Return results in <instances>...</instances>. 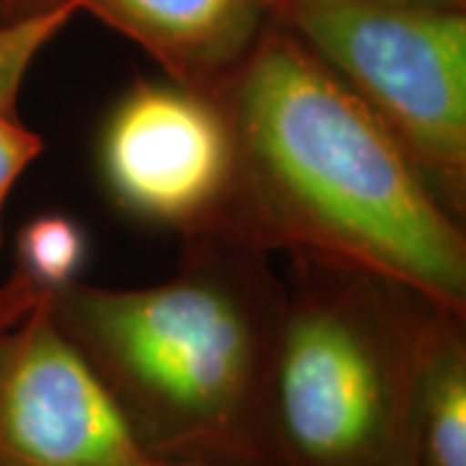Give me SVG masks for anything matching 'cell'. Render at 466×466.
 I'll list each match as a JSON object with an SVG mask.
<instances>
[{
  "mask_svg": "<svg viewBox=\"0 0 466 466\" xmlns=\"http://www.w3.org/2000/svg\"><path fill=\"white\" fill-rule=\"evenodd\" d=\"M101 168L133 216L220 233L233 198L236 146L216 96L179 84H137L106 119Z\"/></svg>",
  "mask_w": 466,
  "mask_h": 466,
  "instance_id": "obj_5",
  "label": "cell"
},
{
  "mask_svg": "<svg viewBox=\"0 0 466 466\" xmlns=\"http://www.w3.org/2000/svg\"><path fill=\"white\" fill-rule=\"evenodd\" d=\"M366 104L451 213L466 195V16L379 0H267Z\"/></svg>",
  "mask_w": 466,
  "mask_h": 466,
  "instance_id": "obj_4",
  "label": "cell"
},
{
  "mask_svg": "<svg viewBox=\"0 0 466 466\" xmlns=\"http://www.w3.org/2000/svg\"><path fill=\"white\" fill-rule=\"evenodd\" d=\"M283 300L275 391L288 443L317 466H352L381 451L391 422L394 363L420 345L425 321L400 309V288L303 262Z\"/></svg>",
  "mask_w": 466,
  "mask_h": 466,
  "instance_id": "obj_3",
  "label": "cell"
},
{
  "mask_svg": "<svg viewBox=\"0 0 466 466\" xmlns=\"http://www.w3.org/2000/svg\"><path fill=\"white\" fill-rule=\"evenodd\" d=\"M394 5H425V8H461V0H379Z\"/></svg>",
  "mask_w": 466,
  "mask_h": 466,
  "instance_id": "obj_14",
  "label": "cell"
},
{
  "mask_svg": "<svg viewBox=\"0 0 466 466\" xmlns=\"http://www.w3.org/2000/svg\"><path fill=\"white\" fill-rule=\"evenodd\" d=\"M45 293L47 290L26 278L21 269H16L5 283H0V334L26 317Z\"/></svg>",
  "mask_w": 466,
  "mask_h": 466,
  "instance_id": "obj_12",
  "label": "cell"
},
{
  "mask_svg": "<svg viewBox=\"0 0 466 466\" xmlns=\"http://www.w3.org/2000/svg\"><path fill=\"white\" fill-rule=\"evenodd\" d=\"M236 179L223 231L464 317L466 241L379 116L283 24L216 94Z\"/></svg>",
  "mask_w": 466,
  "mask_h": 466,
  "instance_id": "obj_1",
  "label": "cell"
},
{
  "mask_svg": "<svg viewBox=\"0 0 466 466\" xmlns=\"http://www.w3.org/2000/svg\"><path fill=\"white\" fill-rule=\"evenodd\" d=\"M140 466H167V464H156V461H153V459H148V461H146V464H140Z\"/></svg>",
  "mask_w": 466,
  "mask_h": 466,
  "instance_id": "obj_15",
  "label": "cell"
},
{
  "mask_svg": "<svg viewBox=\"0 0 466 466\" xmlns=\"http://www.w3.org/2000/svg\"><path fill=\"white\" fill-rule=\"evenodd\" d=\"M52 5V0H0V24Z\"/></svg>",
  "mask_w": 466,
  "mask_h": 466,
  "instance_id": "obj_13",
  "label": "cell"
},
{
  "mask_svg": "<svg viewBox=\"0 0 466 466\" xmlns=\"http://www.w3.org/2000/svg\"><path fill=\"white\" fill-rule=\"evenodd\" d=\"M461 319L433 309L420 339V428L428 466H466V360Z\"/></svg>",
  "mask_w": 466,
  "mask_h": 466,
  "instance_id": "obj_8",
  "label": "cell"
},
{
  "mask_svg": "<svg viewBox=\"0 0 466 466\" xmlns=\"http://www.w3.org/2000/svg\"><path fill=\"white\" fill-rule=\"evenodd\" d=\"M76 5L135 39L174 84L208 96H216L244 63L267 16V0H76Z\"/></svg>",
  "mask_w": 466,
  "mask_h": 466,
  "instance_id": "obj_7",
  "label": "cell"
},
{
  "mask_svg": "<svg viewBox=\"0 0 466 466\" xmlns=\"http://www.w3.org/2000/svg\"><path fill=\"white\" fill-rule=\"evenodd\" d=\"M42 135L26 127L16 115L0 112V244H3V210L18 177L42 156Z\"/></svg>",
  "mask_w": 466,
  "mask_h": 466,
  "instance_id": "obj_11",
  "label": "cell"
},
{
  "mask_svg": "<svg viewBox=\"0 0 466 466\" xmlns=\"http://www.w3.org/2000/svg\"><path fill=\"white\" fill-rule=\"evenodd\" d=\"M78 14L76 0H57L47 8L0 24V112L18 116L21 86L39 52Z\"/></svg>",
  "mask_w": 466,
  "mask_h": 466,
  "instance_id": "obj_10",
  "label": "cell"
},
{
  "mask_svg": "<svg viewBox=\"0 0 466 466\" xmlns=\"http://www.w3.org/2000/svg\"><path fill=\"white\" fill-rule=\"evenodd\" d=\"M192 262L146 288L47 290L60 329L96 368L182 433H218L249 401L275 352L283 300L262 249L202 233Z\"/></svg>",
  "mask_w": 466,
  "mask_h": 466,
  "instance_id": "obj_2",
  "label": "cell"
},
{
  "mask_svg": "<svg viewBox=\"0 0 466 466\" xmlns=\"http://www.w3.org/2000/svg\"><path fill=\"white\" fill-rule=\"evenodd\" d=\"M150 456L45 293L0 334V466H140Z\"/></svg>",
  "mask_w": 466,
  "mask_h": 466,
  "instance_id": "obj_6",
  "label": "cell"
},
{
  "mask_svg": "<svg viewBox=\"0 0 466 466\" xmlns=\"http://www.w3.org/2000/svg\"><path fill=\"white\" fill-rule=\"evenodd\" d=\"M18 267L45 290L78 283V272L88 254L84 228L63 213L32 218L16 238Z\"/></svg>",
  "mask_w": 466,
  "mask_h": 466,
  "instance_id": "obj_9",
  "label": "cell"
}]
</instances>
